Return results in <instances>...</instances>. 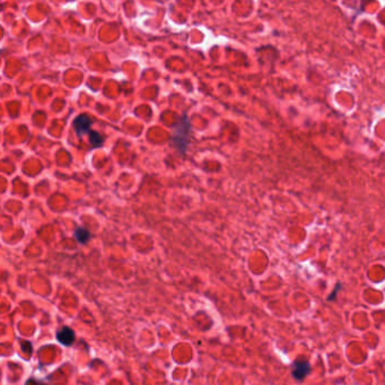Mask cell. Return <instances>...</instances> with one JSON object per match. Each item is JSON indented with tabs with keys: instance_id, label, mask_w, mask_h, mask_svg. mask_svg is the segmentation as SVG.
<instances>
[{
	"instance_id": "obj_1",
	"label": "cell",
	"mask_w": 385,
	"mask_h": 385,
	"mask_svg": "<svg viewBox=\"0 0 385 385\" xmlns=\"http://www.w3.org/2000/svg\"><path fill=\"white\" fill-rule=\"evenodd\" d=\"M190 133V122L186 118H182L175 126L174 134L172 136V141L180 152L184 153L188 147Z\"/></svg>"
},
{
	"instance_id": "obj_5",
	"label": "cell",
	"mask_w": 385,
	"mask_h": 385,
	"mask_svg": "<svg viewBox=\"0 0 385 385\" xmlns=\"http://www.w3.org/2000/svg\"><path fill=\"white\" fill-rule=\"evenodd\" d=\"M75 237L80 244H85L90 241L91 233L90 230L84 228V227H78V228L75 230Z\"/></svg>"
},
{
	"instance_id": "obj_4",
	"label": "cell",
	"mask_w": 385,
	"mask_h": 385,
	"mask_svg": "<svg viewBox=\"0 0 385 385\" xmlns=\"http://www.w3.org/2000/svg\"><path fill=\"white\" fill-rule=\"evenodd\" d=\"M75 339V331L71 328H69V326H64V328H61L59 331L57 332V340L66 347L71 346V344L74 343Z\"/></svg>"
},
{
	"instance_id": "obj_6",
	"label": "cell",
	"mask_w": 385,
	"mask_h": 385,
	"mask_svg": "<svg viewBox=\"0 0 385 385\" xmlns=\"http://www.w3.org/2000/svg\"><path fill=\"white\" fill-rule=\"evenodd\" d=\"M90 141L91 144V147L97 148V147H100V146H102V144H103L104 139H103V137H102V135L100 133L91 130L90 133Z\"/></svg>"
},
{
	"instance_id": "obj_3",
	"label": "cell",
	"mask_w": 385,
	"mask_h": 385,
	"mask_svg": "<svg viewBox=\"0 0 385 385\" xmlns=\"http://www.w3.org/2000/svg\"><path fill=\"white\" fill-rule=\"evenodd\" d=\"M91 123H93V120H91L89 115L82 114L78 115L74 121V128L76 130V133L79 136H83L85 134H89L91 131Z\"/></svg>"
},
{
	"instance_id": "obj_2",
	"label": "cell",
	"mask_w": 385,
	"mask_h": 385,
	"mask_svg": "<svg viewBox=\"0 0 385 385\" xmlns=\"http://www.w3.org/2000/svg\"><path fill=\"white\" fill-rule=\"evenodd\" d=\"M311 372L310 362L304 358H299L293 364V376L297 381H303Z\"/></svg>"
}]
</instances>
